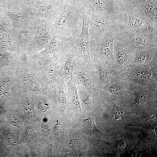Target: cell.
I'll return each instance as SVG.
<instances>
[{"mask_svg": "<svg viewBox=\"0 0 157 157\" xmlns=\"http://www.w3.org/2000/svg\"><path fill=\"white\" fill-rule=\"evenodd\" d=\"M111 78L129 81L157 92V65L149 67L129 64L125 72L114 71Z\"/></svg>", "mask_w": 157, "mask_h": 157, "instance_id": "7a4b0ae2", "label": "cell"}, {"mask_svg": "<svg viewBox=\"0 0 157 157\" xmlns=\"http://www.w3.org/2000/svg\"><path fill=\"white\" fill-rule=\"evenodd\" d=\"M131 82L111 78L109 83L100 89L107 99L115 103L131 106L134 99Z\"/></svg>", "mask_w": 157, "mask_h": 157, "instance_id": "277c9868", "label": "cell"}, {"mask_svg": "<svg viewBox=\"0 0 157 157\" xmlns=\"http://www.w3.org/2000/svg\"><path fill=\"white\" fill-rule=\"evenodd\" d=\"M108 103L110 111L109 119L112 127L119 128L131 126L133 124V119L129 112L111 99H108Z\"/></svg>", "mask_w": 157, "mask_h": 157, "instance_id": "7c38bea8", "label": "cell"}, {"mask_svg": "<svg viewBox=\"0 0 157 157\" xmlns=\"http://www.w3.org/2000/svg\"><path fill=\"white\" fill-rule=\"evenodd\" d=\"M21 76L22 79L24 81H29L30 79V75L25 72H23L21 74Z\"/></svg>", "mask_w": 157, "mask_h": 157, "instance_id": "1f68e13d", "label": "cell"}, {"mask_svg": "<svg viewBox=\"0 0 157 157\" xmlns=\"http://www.w3.org/2000/svg\"><path fill=\"white\" fill-rule=\"evenodd\" d=\"M65 82L63 80L59 83L55 87L54 92L62 107L66 106L67 104L66 94L64 87Z\"/></svg>", "mask_w": 157, "mask_h": 157, "instance_id": "7402d4cb", "label": "cell"}, {"mask_svg": "<svg viewBox=\"0 0 157 157\" xmlns=\"http://www.w3.org/2000/svg\"><path fill=\"white\" fill-rule=\"evenodd\" d=\"M132 126H138L143 128L152 136L157 137V121L155 122L154 124H139L136 122Z\"/></svg>", "mask_w": 157, "mask_h": 157, "instance_id": "cb8c5ba5", "label": "cell"}, {"mask_svg": "<svg viewBox=\"0 0 157 157\" xmlns=\"http://www.w3.org/2000/svg\"><path fill=\"white\" fill-rule=\"evenodd\" d=\"M115 39L112 35L101 38L89 39V52L91 60L101 58L108 62L113 66L115 61L113 55Z\"/></svg>", "mask_w": 157, "mask_h": 157, "instance_id": "9c48e42d", "label": "cell"}, {"mask_svg": "<svg viewBox=\"0 0 157 157\" xmlns=\"http://www.w3.org/2000/svg\"><path fill=\"white\" fill-rule=\"evenodd\" d=\"M130 64L149 67L157 65V47L138 45L133 51Z\"/></svg>", "mask_w": 157, "mask_h": 157, "instance_id": "8fae6325", "label": "cell"}, {"mask_svg": "<svg viewBox=\"0 0 157 157\" xmlns=\"http://www.w3.org/2000/svg\"><path fill=\"white\" fill-rule=\"evenodd\" d=\"M116 18L119 24L128 31L135 33L150 36L147 30V26L138 6H127L126 11L117 15Z\"/></svg>", "mask_w": 157, "mask_h": 157, "instance_id": "5b68a950", "label": "cell"}, {"mask_svg": "<svg viewBox=\"0 0 157 157\" xmlns=\"http://www.w3.org/2000/svg\"><path fill=\"white\" fill-rule=\"evenodd\" d=\"M119 24L116 16L91 12L89 29V39L112 35Z\"/></svg>", "mask_w": 157, "mask_h": 157, "instance_id": "3957f363", "label": "cell"}, {"mask_svg": "<svg viewBox=\"0 0 157 157\" xmlns=\"http://www.w3.org/2000/svg\"><path fill=\"white\" fill-rule=\"evenodd\" d=\"M138 6L146 24L157 27V0H143Z\"/></svg>", "mask_w": 157, "mask_h": 157, "instance_id": "e0dca14e", "label": "cell"}, {"mask_svg": "<svg viewBox=\"0 0 157 157\" xmlns=\"http://www.w3.org/2000/svg\"><path fill=\"white\" fill-rule=\"evenodd\" d=\"M151 136L148 132H142L137 143L132 149L128 151L127 156L131 157L151 156L150 144Z\"/></svg>", "mask_w": 157, "mask_h": 157, "instance_id": "ac0fdd59", "label": "cell"}, {"mask_svg": "<svg viewBox=\"0 0 157 157\" xmlns=\"http://www.w3.org/2000/svg\"><path fill=\"white\" fill-rule=\"evenodd\" d=\"M133 51L122 47L114 40L113 55L115 71L121 72H126L130 63Z\"/></svg>", "mask_w": 157, "mask_h": 157, "instance_id": "9a60e30c", "label": "cell"}, {"mask_svg": "<svg viewBox=\"0 0 157 157\" xmlns=\"http://www.w3.org/2000/svg\"><path fill=\"white\" fill-rule=\"evenodd\" d=\"M38 105L40 110L43 112L46 111L49 108V105L46 102L43 101H40Z\"/></svg>", "mask_w": 157, "mask_h": 157, "instance_id": "4dcf8cb0", "label": "cell"}, {"mask_svg": "<svg viewBox=\"0 0 157 157\" xmlns=\"http://www.w3.org/2000/svg\"><path fill=\"white\" fill-rule=\"evenodd\" d=\"M131 86L134 95V99L131 106L133 110H143L148 107L156 106V92L132 82Z\"/></svg>", "mask_w": 157, "mask_h": 157, "instance_id": "30bf717a", "label": "cell"}, {"mask_svg": "<svg viewBox=\"0 0 157 157\" xmlns=\"http://www.w3.org/2000/svg\"><path fill=\"white\" fill-rule=\"evenodd\" d=\"M53 22V37L64 39L78 38L82 27V8L77 5L65 3Z\"/></svg>", "mask_w": 157, "mask_h": 157, "instance_id": "6da1fadb", "label": "cell"}, {"mask_svg": "<svg viewBox=\"0 0 157 157\" xmlns=\"http://www.w3.org/2000/svg\"><path fill=\"white\" fill-rule=\"evenodd\" d=\"M72 148L75 149L78 148L81 144V142L78 139H73L70 141L69 144Z\"/></svg>", "mask_w": 157, "mask_h": 157, "instance_id": "f1b7e54d", "label": "cell"}, {"mask_svg": "<svg viewBox=\"0 0 157 157\" xmlns=\"http://www.w3.org/2000/svg\"><path fill=\"white\" fill-rule=\"evenodd\" d=\"M143 0H123V3L126 7L130 5L138 6Z\"/></svg>", "mask_w": 157, "mask_h": 157, "instance_id": "83f0119b", "label": "cell"}, {"mask_svg": "<svg viewBox=\"0 0 157 157\" xmlns=\"http://www.w3.org/2000/svg\"><path fill=\"white\" fill-rule=\"evenodd\" d=\"M72 75L75 79L76 85L89 90L99 88V76L97 69L92 62L83 60L80 56Z\"/></svg>", "mask_w": 157, "mask_h": 157, "instance_id": "8992f818", "label": "cell"}, {"mask_svg": "<svg viewBox=\"0 0 157 157\" xmlns=\"http://www.w3.org/2000/svg\"><path fill=\"white\" fill-rule=\"evenodd\" d=\"M62 4L66 3H71L77 5V0H60Z\"/></svg>", "mask_w": 157, "mask_h": 157, "instance_id": "d6a6232c", "label": "cell"}, {"mask_svg": "<svg viewBox=\"0 0 157 157\" xmlns=\"http://www.w3.org/2000/svg\"><path fill=\"white\" fill-rule=\"evenodd\" d=\"M65 92L67 93L71 103L78 111H81V104L77 92L75 79L72 75L71 78L64 83Z\"/></svg>", "mask_w": 157, "mask_h": 157, "instance_id": "ffe728a7", "label": "cell"}, {"mask_svg": "<svg viewBox=\"0 0 157 157\" xmlns=\"http://www.w3.org/2000/svg\"><path fill=\"white\" fill-rule=\"evenodd\" d=\"M77 43L69 47L64 52L60 74L61 79L64 81L65 83L71 78L80 56Z\"/></svg>", "mask_w": 157, "mask_h": 157, "instance_id": "5bb4252c", "label": "cell"}, {"mask_svg": "<svg viewBox=\"0 0 157 157\" xmlns=\"http://www.w3.org/2000/svg\"><path fill=\"white\" fill-rule=\"evenodd\" d=\"M83 122L85 130L88 134L94 135L105 138L113 137L112 135L104 133L99 129L95 124L94 117H88L84 119Z\"/></svg>", "mask_w": 157, "mask_h": 157, "instance_id": "44dd1931", "label": "cell"}, {"mask_svg": "<svg viewBox=\"0 0 157 157\" xmlns=\"http://www.w3.org/2000/svg\"><path fill=\"white\" fill-rule=\"evenodd\" d=\"M77 5L91 12L107 13L115 16L126 10L124 3L117 0H77Z\"/></svg>", "mask_w": 157, "mask_h": 157, "instance_id": "ba28073f", "label": "cell"}, {"mask_svg": "<svg viewBox=\"0 0 157 157\" xmlns=\"http://www.w3.org/2000/svg\"><path fill=\"white\" fill-rule=\"evenodd\" d=\"M117 0L118 1L123 3V0Z\"/></svg>", "mask_w": 157, "mask_h": 157, "instance_id": "e575fe53", "label": "cell"}, {"mask_svg": "<svg viewBox=\"0 0 157 157\" xmlns=\"http://www.w3.org/2000/svg\"><path fill=\"white\" fill-rule=\"evenodd\" d=\"M31 34L30 32L25 30L22 32L19 35V38L23 42H27L29 40Z\"/></svg>", "mask_w": 157, "mask_h": 157, "instance_id": "4316f807", "label": "cell"}, {"mask_svg": "<svg viewBox=\"0 0 157 157\" xmlns=\"http://www.w3.org/2000/svg\"><path fill=\"white\" fill-rule=\"evenodd\" d=\"M147 111L144 113L141 118L142 122H144L150 119L157 120L156 106L149 107L145 109Z\"/></svg>", "mask_w": 157, "mask_h": 157, "instance_id": "603a6c76", "label": "cell"}, {"mask_svg": "<svg viewBox=\"0 0 157 157\" xmlns=\"http://www.w3.org/2000/svg\"><path fill=\"white\" fill-rule=\"evenodd\" d=\"M70 155L71 156H80L81 154L78 151H74L70 153Z\"/></svg>", "mask_w": 157, "mask_h": 157, "instance_id": "836d02e7", "label": "cell"}, {"mask_svg": "<svg viewBox=\"0 0 157 157\" xmlns=\"http://www.w3.org/2000/svg\"><path fill=\"white\" fill-rule=\"evenodd\" d=\"M8 15L11 18L17 21H22L26 19L24 15L19 12H11L8 13Z\"/></svg>", "mask_w": 157, "mask_h": 157, "instance_id": "d4e9b609", "label": "cell"}, {"mask_svg": "<svg viewBox=\"0 0 157 157\" xmlns=\"http://www.w3.org/2000/svg\"><path fill=\"white\" fill-rule=\"evenodd\" d=\"M2 26L1 25H0V31L2 29Z\"/></svg>", "mask_w": 157, "mask_h": 157, "instance_id": "8d00e7d4", "label": "cell"}, {"mask_svg": "<svg viewBox=\"0 0 157 157\" xmlns=\"http://www.w3.org/2000/svg\"><path fill=\"white\" fill-rule=\"evenodd\" d=\"M147 30L151 38L157 42V27L147 26Z\"/></svg>", "mask_w": 157, "mask_h": 157, "instance_id": "484cf974", "label": "cell"}, {"mask_svg": "<svg viewBox=\"0 0 157 157\" xmlns=\"http://www.w3.org/2000/svg\"><path fill=\"white\" fill-rule=\"evenodd\" d=\"M132 137L130 135H126L120 139L112 142H109L100 138L93 139L94 142H101L108 146L111 149L113 156L117 157L122 152L128 150L131 146Z\"/></svg>", "mask_w": 157, "mask_h": 157, "instance_id": "d6986e66", "label": "cell"}, {"mask_svg": "<svg viewBox=\"0 0 157 157\" xmlns=\"http://www.w3.org/2000/svg\"><path fill=\"white\" fill-rule=\"evenodd\" d=\"M61 129L62 127L58 121L53 129L54 134L56 135H59L61 133Z\"/></svg>", "mask_w": 157, "mask_h": 157, "instance_id": "f546056e", "label": "cell"}, {"mask_svg": "<svg viewBox=\"0 0 157 157\" xmlns=\"http://www.w3.org/2000/svg\"><path fill=\"white\" fill-rule=\"evenodd\" d=\"M91 12L85 8L82 9L83 24L82 30L78 37L77 46L83 59L91 62L89 52V29Z\"/></svg>", "mask_w": 157, "mask_h": 157, "instance_id": "4fadbf2b", "label": "cell"}, {"mask_svg": "<svg viewBox=\"0 0 157 157\" xmlns=\"http://www.w3.org/2000/svg\"><path fill=\"white\" fill-rule=\"evenodd\" d=\"M91 60L98 72L99 87L101 89L109 83L114 68L110 63L103 59L97 58Z\"/></svg>", "mask_w": 157, "mask_h": 157, "instance_id": "2e32d148", "label": "cell"}, {"mask_svg": "<svg viewBox=\"0 0 157 157\" xmlns=\"http://www.w3.org/2000/svg\"><path fill=\"white\" fill-rule=\"evenodd\" d=\"M3 56V54L0 53V58L1 57Z\"/></svg>", "mask_w": 157, "mask_h": 157, "instance_id": "d590c367", "label": "cell"}, {"mask_svg": "<svg viewBox=\"0 0 157 157\" xmlns=\"http://www.w3.org/2000/svg\"><path fill=\"white\" fill-rule=\"evenodd\" d=\"M112 35L114 40L121 46L129 50L133 51L139 45L157 47V42L150 36L134 33L125 28L119 23Z\"/></svg>", "mask_w": 157, "mask_h": 157, "instance_id": "52a82bcc", "label": "cell"}]
</instances>
